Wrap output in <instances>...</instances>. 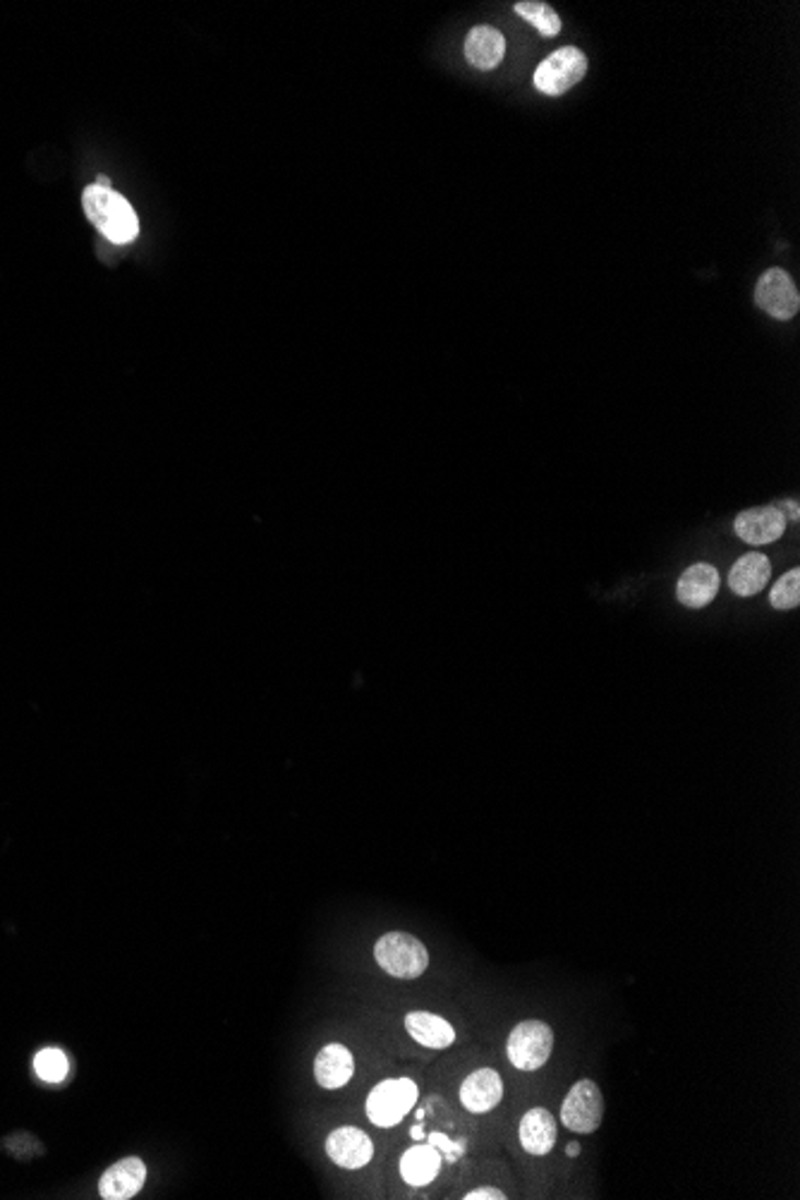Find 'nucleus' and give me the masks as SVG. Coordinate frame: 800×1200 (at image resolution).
Segmentation results:
<instances>
[{"instance_id":"nucleus-1","label":"nucleus","mask_w":800,"mask_h":1200,"mask_svg":"<svg viewBox=\"0 0 800 1200\" xmlns=\"http://www.w3.org/2000/svg\"><path fill=\"white\" fill-rule=\"evenodd\" d=\"M82 204L91 226L113 245H127L139 235V220L135 208L113 188L89 185L82 194Z\"/></svg>"},{"instance_id":"nucleus-2","label":"nucleus","mask_w":800,"mask_h":1200,"mask_svg":"<svg viewBox=\"0 0 800 1200\" xmlns=\"http://www.w3.org/2000/svg\"><path fill=\"white\" fill-rule=\"evenodd\" d=\"M374 959L388 975L401 981L419 977L429 966L427 947L408 932H388L374 947Z\"/></svg>"},{"instance_id":"nucleus-3","label":"nucleus","mask_w":800,"mask_h":1200,"mask_svg":"<svg viewBox=\"0 0 800 1200\" xmlns=\"http://www.w3.org/2000/svg\"><path fill=\"white\" fill-rule=\"evenodd\" d=\"M554 1050V1030L544 1021H520L506 1042L508 1062L520 1072L542 1068Z\"/></svg>"},{"instance_id":"nucleus-4","label":"nucleus","mask_w":800,"mask_h":1200,"mask_svg":"<svg viewBox=\"0 0 800 1200\" xmlns=\"http://www.w3.org/2000/svg\"><path fill=\"white\" fill-rule=\"evenodd\" d=\"M417 1084L410 1078H388L374 1086L367 1098V1117L374 1127L391 1129L401 1124L417 1102Z\"/></svg>"},{"instance_id":"nucleus-5","label":"nucleus","mask_w":800,"mask_h":1200,"mask_svg":"<svg viewBox=\"0 0 800 1200\" xmlns=\"http://www.w3.org/2000/svg\"><path fill=\"white\" fill-rule=\"evenodd\" d=\"M585 75H587V56L581 48L566 46V48L554 50L552 56L537 65L534 87L547 97H561L575 84H581Z\"/></svg>"},{"instance_id":"nucleus-6","label":"nucleus","mask_w":800,"mask_h":1200,"mask_svg":"<svg viewBox=\"0 0 800 1200\" xmlns=\"http://www.w3.org/2000/svg\"><path fill=\"white\" fill-rule=\"evenodd\" d=\"M605 1119V1095H601L595 1080H578L561 1107L563 1127L573 1133H595Z\"/></svg>"},{"instance_id":"nucleus-7","label":"nucleus","mask_w":800,"mask_h":1200,"mask_svg":"<svg viewBox=\"0 0 800 1200\" xmlns=\"http://www.w3.org/2000/svg\"><path fill=\"white\" fill-rule=\"evenodd\" d=\"M755 303L769 317L789 321L798 315L800 295L789 273L784 269H769L755 285Z\"/></svg>"},{"instance_id":"nucleus-8","label":"nucleus","mask_w":800,"mask_h":1200,"mask_svg":"<svg viewBox=\"0 0 800 1200\" xmlns=\"http://www.w3.org/2000/svg\"><path fill=\"white\" fill-rule=\"evenodd\" d=\"M733 530L745 544L763 546L777 542L786 530V518L777 506H759L747 508V511L739 513L733 520Z\"/></svg>"},{"instance_id":"nucleus-9","label":"nucleus","mask_w":800,"mask_h":1200,"mask_svg":"<svg viewBox=\"0 0 800 1200\" xmlns=\"http://www.w3.org/2000/svg\"><path fill=\"white\" fill-rule=\"evenodd\" d=\"M326 1155L343 1169H362L374 1157V1143L356 1127H340L326 1139Z\"/></svg>"},{"instance_id":"nucleus-10","label":"nucleus","mask_w":800,"mask_h":1200,"mask_svg":"<svg viewBox=\"0 0 800 1200\" xmlns=\"http://www.w3.org/2000/svg\"><path fill=\"white\" fill-rule=\"evenodd\" d=\"M504 1100V1080L494 1068H477L461 1084V1102L467 1112H492Z\"/></svg>"},{"instance_id":"nucleus-11","label":"nucleus","mask_w":800,"mask_h":1200,"mask_svg":"<svg viewBox=\"0 0 800 1200\" xmlns=\"http://www.w3.org/2000/svg\"><path fill=\"white\" fill-rule=\"evenodd\" d=\"M147 1181V1165L139 1157H125L103 1171L99 1181V1196L106 1200L135 1198Z\"/></svg>"},{"instance_id":"nucleus-12","label":"nucleus","mask_w":800,"mask_h":1200,"mask_svg":"<svg viewBox=\"0 0 800 1200\" xmlns=\"http://www.w3.org/2000/svg\"><path fill=\"white\" fill-rule=\"evenodd\" d=\"M719 592V570L710 564H692L678 578L676 597L688 609H705Z\"/></svg>"},{"instance_id":"nucleus-13","label":"nucleus","mask_w":800,"mask_h":1200,"mask_svg":"<svg viewBox=\"0 0 800 1200\" xmlns=\"http://www.w3.org/2000/svg\"><path fill=\"white\" fill-rule=\"evenodd\" d=\"M518 1136L525 1153L537 1155V1157L552 1153L559 1139V1127H556L554 1114L547 1112L544 1107H534V1110L525 1112V1117L520 1119Z\"/></svg>"},{"instance_id":"nucleus-14","label":"nucleus","mask_w":800,"mask_h":1200,"mask_svg":"<svg viewBox=\"0 0 800 1200\" xmlns=\"http://www.w3.org/2000/svg\"><path fill=\"white\" fill-rule=\"evenodd\" d=\"M352 1074H356V1060H352V1052L346 1045H338V1042H331V1045L322 1048L317 1060H314V1078H317V1084L326 1090L343 1088L352 1078Z\"/></svg>"},{"instance_id":"nucleus-15","label":"nucleus","mask_w":800,"mask_h":1200,"mask_svg":"<svg viewBox=\"0 0 800 1200\" xmlns=\"http://www.w3.org/2000/svg\"><path fill=\"white\" fill-rule=\"evenodd\" d=\"M506 56V38L496 27H472L465 36V58L477 70H494Z\"/></svg>"},{"instance_id":"nucleus-16","label":"nucleus","mask_w":800,"mask_h":1200,"mask_svg":"<svg viewBox=\"0 0 800 1200\" xmlns=\"http://www.w3.org/2000/svg\"><path fill=\"white\" fill-rule=\"evenodd\" d=\"M769 573H771V566H769L767 556L757 554V552L741 556L736 564H733L731 573H729L731 592L739 595V597H755L757 592H763L767 587Z\"/></svg>"},{"instance_id":"nucleus-17","label":"nucleus","mask_w":800,"mask_h":1200,"mask_svg":"<svg viewBox=\"0 0 800 1200\" xmlns=\"http://www.w3.org/2000/svg\"><path fill=\"white\" fill-rule=\"evenodd\" d=\"M405 1030H408L415 1042L429 1050H446L455 1042L453 1026L441 1019V1016L429 1011H410L405 1016Z\"/></svg>"},{"instance_id":"nucleus-18","label":"nucleus","mask_w":800,"mask_h":1200,"mask_svg":"<svg viewBox=\"0 0 800 1200\" xmlns=\"http://www.w3.org/2000/svg\"><path fill=\"white\" fill-rule=\"evenodd\" d=\"M441 1153L431 1143L413 1145L401 1157V1177L410 1186H427L439 1177Z\"/></svg>"},{"instance_id":"nucleus-19","label":"nucleus","mask_w":800,"mask_h":1200,"mask_svg":"<svg viewBox=\"0 0 800 1200\" xmlns=\"http://www.w3.org/2000/svg\"><path fill=\"white\" fill-rule=\"evenodd\" d=\"M516 12L522 20H528L542 36H556L561 32V20L547 3L522 0V3H516Z\"/></svg>"},{"instance_id":"nucleus-20","label":"nucleus","mask_w":800,"mask_h":1200,"mask_svg":"<svg viewBox=\"0 0 800 1200\" xmlns=\"http://www.w3.org/2000/svg\"><path fill=\"white\" fill-rule=\"evenodd\" d=\"M769 602L774 609L789 611L800 604V570L791 568L786 576L779 578V582L771 587Z\"/></svg>"},{"instance_id":"nucleus-21","label":"nucleus","mask_w":800,"mask_h":1200,"mask_svg":"<svg viewBox=\"0 0 800 1200\" xmlns=\"http://www.w3.org/2000/svg\"><path fill=\"white\" fill-rule=\"evenodd\" d=\"M34 1072L48 1084H60L68 1076V1056L56 1048H46L34 1056Z\"/></svg>"},{"instance_id":"nucleus-22","label":"nucleus","mask_w":800,"mask_h":1200,"mask_svg":"<svg viewBox=\"0 0 800 1200\" xmlns=\"http://www.w3.org/2000/svg\"><path fill=\"white\" fill-rule=\"evenodd\" d=\"M427 1139H429V1143H431V1145H435V1147H437V1151H439V1153H443L441 1157H446V1159H449V1163H455V1159H458V1153H463V1151H465V1145H463V1143H453V1141H449V1139H446V1136H443V1133H439V1131H435V1133H429V1136H427Z\"/></svg>"},{"instance_id":"nucleus-23","label":"nucleus","mask_w":800,"mask_h":1200,"mask_svg":"<svg viewBox=\"0 0 800 1200\" xmlns=\"http://www.w3.org/2000/svg\"><path fill=\"white\" fill-rule=\"evenodd\" d=\"M465 1200H504L506 1193L502 1189H494V1186H482V1189H475L463 1196Z\"/></svg>"},{"instance_id":"nucleus-24","label":"nucleus","mask_w":800,"mask_h":1200,"mask_svg":"<svg viewBox=\"0 0 800 1200\" xmlns=\"http://www.w3.org/2000/svg\"><path fill=\"white\" fill-rule=\"evenodd\" d=\"M779 511H781V516H784V518H786V511H789L791 520H798V513H800V511H798V503H793V501H789V503H781V508H779Z\"/></svg>"},{"instance_id":"nucleus-25","label":"nucleus","mask_w":800,"mask_h":1200,"mask_svg":"<svg viewBox=\"0 0 800 1200\" xmlns=\"http://www.w3.org/2000/svg\"><path fill=\"white\" fill-rule=\"evenodd\" d=\"M566 1155H568V1157H578V1155H581V1143H575V1141L568 1143V1145H566Z\"/></svg>"},{"instance_id":"nucleus-26","label":"nucleus","mask_w":800,"mask_h":1200,"mask_svg":"<svg viewBox=\"0 0 800 1200\" xmlns=\"http://www.w3.org/2000/svg\"><path fill=\"white\" fill-rule=\"evenodd\" d=\"M410 1136L417 1139V1141H422V1139H425V1129H422V1127H413V1129H410Z\"/></svg>"}]
</instances>
